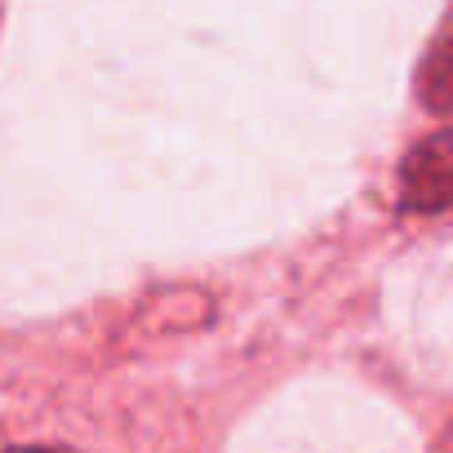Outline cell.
Masks as SVG:
<instances>
[{
    "instance_id": "obj_3",
    "label": "cell",
    "mask_w": 453,
    "mask_h": 453,
    "mask_svg": "<svg viewBox=\"0 0 453 453\" xmlns=\"http://www.w3.org/2000/svg\"><path fill=\"white\" fill-rule=\"evenodd\" d=\"M0 453H76L67 444H14V449H0Z\"/></svg>"
},
{
    "instance_id": "obj_1",
    "label": "cell",
    "mask_w": 453,
    "mask_h": 453,
    "mask_svg": "<svg viewBox=\"0 0 453 453\" xmlns=\"http://www.w3.org/2000/svg\"><path fill=\"white\" fill-rule=\"evenodd\" d=\"M395 204L404 213L453 209V129H440L404 151L395 173Z\"/></svg>"
},
{
    "instance_id": "obj_2",
    "label": "cell",
    "mask_w": 453,
    "mask_h": 453,
    "mask_svg": "<svg viewBox=\"0 0 453 453\" xmlns=\"http://www.w3.org/2000/svg\"><path fill=\"white\" fill-rule=\"evenodd\" d=\"M418 98L431 116H453V5L418 63Z\"/></svg>"
}]
</instances>
